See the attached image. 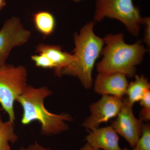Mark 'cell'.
<instances>
[{
  "mask_svg": "<svg viewBox=\"0 0 150 150\" xmlns=\"http://www.w3.org/2000/svg\"><path fill=\"white\" fill-rule=\"evenodd\" d=\"M53 93L47 87L35 88L27 85L16 101L21 105L23 114L21 123L28 125L33 121H38L40 125L42 135L52 136L68 131V122L73 121L69 113L56 114L49 112L45 107L44 101Z\"/></svg>",
  "mask_w": 150,
  "mask_h": 150,
  "instance_id": "1",
  "label": "cell"
},
{
  "mask_svg": "<svg viewBox=\"0 0 150 150\" xmlns=\"http://www.w3.org/2000/svg\"><path fill=\"white\" fill-rule=\"evenodd\" d=\"M103 39L106 46L101 52L102 60L96 65L98 73H120L127 77L135 76L136 67L142 63L148 51L142 41L127 44L122 33L108 34Z\"/></svg>",
  "mask_w": 150,
  "mask_h": 150,
  "instance_id": "2",
  "label": "cell"
},
{
  "mask_svg": "<svg viewBox=\"0 0 150 150\" xmlns=\"http://www.w3.org/2000/svg\"><path fill=\"white\" fill-rule=\"evenodd\" d=\"M95 23L91 21L74 35V60L61 71L59 76L69 75L78 78L86 89L93 86V71L104 45L103 38L95 34Z\"/></svg>",
  "mask_w": 150,
  "mask_h": 150,
  "instance_id": "3",
  "label": "cell"
},
{
  "mask_svg": "<svg viewBox=\"0 0 150 150\" xmlns=\"http://www.w3.org/2000/svg\"><path fill=\"white\" fill-rule=\"evenodd\" d=\"M105 18L119 21L135 37L139 34L143 17L133 0H96L93 21H102Z\"/></svg>",
  "mask_w": 150,
  "mask_h": 150,
  "instance_id": "4",
  "label": "cell"
},
{
  "mask_svg": "<svg viewBox=\"0 0 150 150\" xmlns=\"http://www.w3.org/2000/svg\"><path fill=\"white\" fill-rule=\"evenodd\" d=\"M28 73L25 67L5 64L0 67V105L15 123L14 104L28 85Z\"/></svg>",
  "mask_w": 150,
  "mask_h": 150,
  "instance_id": "5",
  "label": "cell"
},
{
  "mask_svg": "<svg viewBox=\"0 0 150 150\" xmlns=\"http://www.w3.org/2000/svg\"><path fill=\"white\" fill-rule=\"evenodd\" d=\"M123 103V98L102 96L100 99L90 105V115L83 122L82 126L88 131L99 128L101 123L117 116Z\"/></svg>",
  "mask_w": 150,
  "mask_h": 150,
  "instance_id": "6",
  "label": "cell"
},
{
  "mask_svg": "<svg viewBox=\"0 0 150 150\" xmlns=\"http://www.w3.org/2000/svg\"><path fill=\"white\" fill-rule=\"evenodd\" d=\"M30 36V32L18 18L12 17L6 21L0 30V67L5 64L12 49L27 42Z\"/></svg>",
  "mask_w": 150,
  "mask_h": 150,
  "instance_id": "7",
  "label": "cell"
},
{
  "mask_svg": "<svg viewBox=\"0 0 150 150\" xmlns=\"http://www.w3.org/2000/svg\"><path fill=\"white\" fill-rule=\"evenodd\" d=\"M123 105L111 126L120 135L126 139L133 148L142 135L143 121L135 117L133 106L126 98H123Z\"/></svg>",
  "mask_w": 150,
  "mask_h": 150,
  "instance_id": "8",
  "label": "cell"
},
{
  "mask_svg": "<svg viewBox=\"0 0 150 150\" xmlns=\"http://www.w3.org/2000/svg\"><path fill=\"white\" fill-rule=\"evenodd\" d=\"M129 83L127 77L122 73H98L93 83L94 90L102 96H112L123 98L126 95Z\"/></svg>",
  "mask_w": 150,
  "mask_h": 150,
  "instance_id": "9",
  "label": "cell"
},
{
  "mask_svg": "<svg viewBox=\"0 0 150 150\" xmlns=\"http://www.w3.org/2000/svg\"><path fill=\"white\" fill-rule=\"evenodd\" d=\"M86 136L87 144L94 149L103 150H121L118 134L111 126L89 130Z\"/></svg>",
  "mask_w": 150,
  "mask_h": 150,
  "instance_id": "10",
  "label": "cell"
},
{
  "mask_svg": "<svg viewBox=\"0 0 150 150\" xmlns=\"http://www.w3.org/2000/svg\"><path fill=\"white\" fill-rule=\"evenodd\" d=\"M36 52L46 54L51 60L54 64L55 74L58 76L61 71L72 63L75 59L73 54L63 51L59 46L40 44L36 48Z\"/></svg>",
  "mask_w": 150,
  "mask_h": 150,
  "instance_id": "11",
  "label": "cell"
},
{
  "mask_svg": "<svg viewBox=\"0 0 150 150\" xmlns=\"http://www.w3.org/2000/svg\"><path fill=\"white\" fill-rule=\"evenodd\" d=\"M134 77V81L128 84L126 93V99L132 106L150 91V84L146 77L143 75H136Z\"/></svg>",
  "mask_w": 150,
  "mask_h": 150,
  "instance_id": "12",
  "label": "cell"
},
{
  "mask_svg": "<svg viewBox=\"0 0 150 150\" xmlns=\"http://www.w3.org/2000/svg\"><path fill=\"white\" fill-rule=\"evenodd\" d=\"M33 23L38 31L45 36L51 35L56 27L53 15L47 11H40L33 15Z\"/></svg>",
  "mask_w": 150,
  "mask_h": 150,
  "instance_id": "13",
  "label": "cell"
},
{
  "mask_svg": "<svg viewBox=\"0 0 150 150\" xmlns=\"http://www.w3.org/2000/svg\"><path fill=\"white\" fill-rule=\"evenodd\" d=\"M18 140L15 132V123L3 121L0 113V150H12L10 144H14Z\"/></svg>",
  "mask_w": 150,
  "mask_h": 150,
  "instance_id": "14",
  "label": "cell"
},
{
  "mask_svg": "<svg viewBox=\"0 0 150 150\" xmlns=\"http://www.w3.org/2000/svg\"><path fill=\"white\" fill-rule=\"evenodd\" d=\"M131 150H150V125L144 123L142 135Z\"/></svg>",
  "mask_w": 150,
  "mask_h": 150,
  "instance_id": "15",
  "label": "cell"
},
{
  "mask_svg": "<svg viewBox=\"0 0 150 150\" xmlns=\"http://www.w3.org/2000/svg\"><path fill=\"white\" fill-rule=\"evenodd\" d=\"M140 103L142 107L140 113V119L142 121H149L150 120V91L146 93L142 99Z\"/></svg>",
  "mask_w": 150,
  "mask_h": 150,
  "instance_id": "16",
  "label": "cell"
},
{
  "mask_svg": "<svg viewBox=\"0 0 150 150\" xmlns=\"http://www.w3.org/2000/svg\"><path fill=\"white\" fill-rule=\"evenodd\" d=\"M31 58L36 67L43 69H54V65L53 62L46 54H39V55L31 56Z\"/></svg>",
  "mask_w": 150,
  "mask_h": 150,
  "instance_id": "17",
  "label": "cell"
},
{
  "mask_svg": "<svg viewBox=\"0 0 150 150\" xmlns=\"http://www.w3.org/2000/svg\"><path fill=\"white\" fill-rule=\"evenodd\" d=\"M142 24L144 25V41L148 47L150 46V17L143 18Z\"/></svg>",
  "mask_w": 150,
  "mask_h": 150,
  "instance_id": "18",
  "label": "cell"
},
{
  "mask_svg": "<svg viewBox=\"0 0 150 150\" xmlns=\"http://www.w3.org/2000/svg\"><path fill=\"white\" fill-rule=\"evenodd\" d=\"M26 150H51L49 148L45 147L35 142L26 148Z\"/></svg>",
  "mask_w": 150,
  "mask_h": 150,
  "instance_id": "19",
  "label": "cell"
},
{
  "mask_svg": "<svg viewBox=\"0 0 150 150\" xmlns=\"http://www.w3.org/2000/svg\"><path fill=\"white\" fill-rule=\"evenodd\" d=\"M78 150H100L96 149H94V148L92 147L91 146H90L87 143H86L84 146H83L82 147H81Z\"/></svg>",
  "mask_w": 150,
  "mask_h": 150,
  "instance_id": "20",
  "label": "cell"
},
{
  "mask_svg": "<svg viewBox=\"0 0 150 150\" xmlns=\"http://www.w3.org/2000/svg\"><path fill=\"white\" fill-rule=\"evenodd\" d=\"M6 2L5 0H0V10L4 7L6 5Z\"/></svg>",
  "mask_w": 150,
  "mask_h": 150,
  "instance_id": "21",
  "label": "cell"
},
{
  "mask_svg": "<svg viewBox=\"0 0 150 150\" xmlns=\"http://www.w3.org/2000/svg\"><path fill=\"white\" fill-rule=\"evenodd\" d=\"M73 1L75 2H79L83 1V0H73Z\"/></svg>",
  "mask_w": 150,
  "mask_h": 150,
  "instance_id": "22",
  "label": "cell"
},
{
  "mask_svg": "<svg viewBox=\"0 0 150 150\" xmlns=\"http://www.w3.org/2000/svg\"><path fill=\"white\" fill-rule=\"evenodd\" d=\"M121 150H131V149H128L127 148H124L123 149H121Z\"/></svg>",
  "mask_w": 150,
  "mask_h": 150,
  "instance_id": "23",
  "label": "cell"
},
{
  "mask_svg": "<svg viewBox=\"0 0 150 150\" xmlns=\"http://www.w3.org/2000/svg\"><path fill=\"white\" fill-rule=\"evenodd\" d=\"M19 150H26V148H25L24 147H21L20 149Z\"/></svg>",
  "mask_w": 150,
  "mask_h": 150,
  "instance_id": "24",
  "label": "cell"
}]
</instances>
